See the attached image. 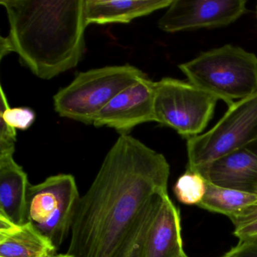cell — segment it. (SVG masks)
<instances>
[{
	"label": "cell",
	"mask_w": 257,
	"mask_h": 257,
	"mask_svg": "<svg viewBox=\"0 0 257 257\" xmlns=\"http://www.w3.org/2000/svg\"><path fill=\"white\" fill-rule=\"evenodd\" d=\"M169 176L162 153L120 135L78 201L67 253L112 257L152 199L168 192Z\"/></svg>",
	"instance_id": "obj_1"
},
{
	"label": "cell",
	"mask_w": 257,
	"mask_h": 257,
	"mask_svg": "<svg viewBox=\"0 0 257 257\" xmlns=\"http://www.w3.org/2000/svg\"><path fill=\"white\" fill-rule=\"evenodd\" d=\"M10 23L1 58L11 52L37 77L74 68L85 51V0H2Z\"/></svg>",
	"instance_id": "obj_2"
},
{
	"label": "cell",
	"mask_w": 257,
	"mask_h": 257,
	"mask_svg": "<svg viewBox=\"0 0 257 257\" xmlns=\"http://www.w3.org/2000/svg\"><path fill=\"white\" fill-rule=\"evenodd\" d=\"M178 67L188 82L228 106L257 93V56L239 46L228 44L202 52Z\"/></svg>",
	"instance_id": "obj_3"
},
{
	"label": "cell",
	"mask_w": 257,
	"mask_h": 257,
	"mask_svg": "<svg viewBox=\"0 0 257 257\" xmlns=\"http://www.w3.org/2000/svg\"><path fill=\"white\" fill-rule=\"evenodd\" d=\"M134 66H110L79 73L54 96L60 116L93 124L94 118L118 93L147 77Z\"/></svg>",
	"instance_id": "obj_4"
},
{
	"label": "cell",
	"mask_w": 257,
	"mask_h": 257,
	"mask_svg": "<svg viewBox=\"0 0 257 257\" xmlns=\"http://www.w3.org/2000/svg\"><path fill=\"white\" fill-rule=\"evenodd\" d=\"M257 141V93L236 101L211 129L187 140V169L201 173L215 161Z\"/></svg>",
	"instance_id": "obj_5"
},
{
	"label": "cell",
	"mask_w": 257,
	"mask_h": 257,
	"mask_svg": "<svg viewBox=\"0 0 257 257\" xmlns=\"http://www.w3.org/2000/svg\"><path fill=\"white\" fill-rule=\"evenodd\" d=\"M219 99L189 82L163 78L156 82L154 121L186 139L203 134Z\"/></svg>",
	"instance_id": "obj_6"
},
{
	"label": "cell",
	"mask_w": 257,
	"mask_h": 257,
	"mask_svg": "<svg viewBox=\"0 0 257 257\" xmlns=\"http://www.w3.org/2000/svg\"><path fill=\"white\" fill-rule=\"evenodd\" d=\"M80 197L71 174L51 176L42 183L30 185L27 195L28 222L58 249L70 234Z\"/></svg>",
	"instance_id": "obj_7"
},
{
	"label": "cell",
	"mask_w": 257,
	"mask_h": 257,
	"mask_svg": "<svg viewBox=\"0 0 257 257\" xmlns=\"http://www.w3.org/2000/svg\"><path fill=\"white\" fill-rule=\"evenodd\" d=\"M246 0H173L159 22L170 34L228 26L247 13Z\"/></svg>",
	"instance_id": "obj_8"
},
{
	"label": "cell",
	"mask_w": 257,
	"mask_h": 257,
	"mask_svg": "<svg viewBox=\"0 0 257 257\" xmlns=\"http://www.w3.org/2000/svg\"><path fill=\"white\" fill-rule=\"evenodd\" d=\"M155 88L156 82L147 76L132 84L97 113L93 124L127 135L139 124L154 121Z\"/></svg>",
	"instance_id": "obj_9"
},
{
	"label": "cell",
	"mask_w": 257,
	"mask_h": 257,
	"mask_svg": "<svg viewBox=\"0 0 257 257\" xmlns=\"http://www.w3.org/2000/svg\"><path fill=\"white\" fill-rule=\"evenodd\" d=\"M201 173L216 186L257 194V150L246 147L227 155Z\"/></svg>",
	"instance_id": "obj_10"
},
{
	"label": "cell",
	"mask_w": 257,
	"mask_h": 257,
	"mask_svg": "<svg viewBox=\"0 0 257 257\" xmlns=\"http://www.w3.org/2000/svg\"><path fill=\"white\" fill-rule=\"evenodd\" d=\"M184 253L180 211L168 193L149 230L144 257H181Z\"/></svg>",
	"instance_id": "obj_11"
},
{
	"label": "cell",
	"mask_w": 257,
	"mask_h": 257,
	"mask_svg": "<svg viewBox=\"0 0 257 257\" xmlns=\"http://www.w3.org/2000/svg\"><path fill=\"white\" fill-rule=\"evenodd\" d=\"M28 174L14 159V153H0V216L17 225L28 222Z\"/></svg>",
	"instance_id": "obj_12"
},
{
	"label": "cell",
	"mask_w": 257,
	"mask_h": 257,
	"mask_svg": "<svg viewBox=\"0 0 257 257\" xmlns=\"http://www.w3.org/2000/svg\"><path fill=\"white\" fill-rule=\"evenodd\" d=\"M57 249L31 222L19 225L0 216V257H52Z\"/></svg>",
	"instance_id": "obj_13"
},
{
	"label": "cell",
	"mask_w": 257,
	"mask_h": 257,
	"mask_svg": "<svg viewBox=\"0 0 257 257\" xmlns=\"http://www.w3.org/2000/svg\"><path fill=\"white\" fill-rule=\"evenodd\" d=\"M173 0H85L87 25L127 24L158 10L168 8Z\"/></svg>",
	"instance_id": "obj_14"
},
{
	"label": "cell",
	"mask_w": 257,
	"mask_h": 257,
	"mask_svg": "<svg viewBox=\"0 0 257 257\" xmlns=\"http://www.w3.org/2000/svg\"><path fill=\"white\" fill-rule=\"evenodd\" d=\"M198 207L228 216L234 226L257 213V194L220 187L207 181L205 196Z\"/></svg>",
	"instance_id": "obj_15"
},
{
	"label": "cell",
	"mask_w": 257,
	"mask_h": 257,
	"mask_svg": "<svg viewBox=\"0 0 257 257\" xmlns=\"http://www.w3.org/2000/svg\"><path fill=\"white\" fill-rule=\"evenodd\" d=\"M166 194H159L152 199L112 257H144L149 230Z\"/></svg>",
	"instance_id": "obj_16"
},
{
	"label": "cell",
	"mask_w": 257,
	"mask_h": 257,
	"mask_svg": "<svg viewBox=\"0 0 257 257\" xmlns=\"http://www.w3.org/2000/svg\"><path fill=\"white\" fill-rule=\"evenodd\" d=\"M207 186V179L201 173L186 169L174 185V195L181 204L198 206L205 196Z\"/></svg>",
	"instance_id": "obj_17"
},
{
	"label": "cell",
	"mask_w": 257,
	"mask_h": 257,
	"mask_svg": "<svg viewBox=\"0 0 257 257\" xmlns=\"http://www.w3.org/2000/svg\"><path fill=\"white\" fill-rule=\"evenodd\" d=\"M0 119L12 128L25 131L32 126L36 120V114L28 107L11 108L9 104L7 94L1 87V106Z\"/></svg>",
	"instance_id": "obj_18"
},
{
	"label": "cell",
	"mask_w": 257,
	"mask_h": 257,
	"mask_svg": "<svg viewBox=\"0 0 257 257\" xmlns=\"http://www.w3.org/2000/svg\"><path fill=\"white\" fill-rule=\"evenodd\" d=\"M233 234L239 240H257V213L246 220L234 225Z\"/></svg>",
	"instance_id": "obj_19"
},
{
	"label": "cell",
	"mask_w": 257,
	"mask_h": 257,
	"mask_svg": "<svg viewBox=\"0 0 257 257\" xmlns=\"http://www.w3.org/2000/svg\"><path fill=\"white\" fill-rule=\"evenodd\" d=\"M222 257H257V240H239Z\"/></svg>",
	"instance_id": "obj_20"
},
{
	"label": "cell",
	"mask_w": 257,
	"mask_h": 257,
	"mask_svg": "<svg viewBox=\"0 0 257 257\" xmlns=\"http://www.w3.org/2000/svg\"><path fill=\"white\" fill-rule=\"evenodd\" d=\"M52 257H73L72 255H69V254H59V255H55Z\"/></svg>",
	"instance_id": "obj_21"
},
{
	"label": "cell",
	"mask_w": 257,
	"mask_h": 257,
	"mask_svg": "<svg viewBox=\"0 0 257 257\" xmlns=\"http://www.w3.org/2000/svg\"><path fill=\"white\" fill-rule=\"evenodd\" d=\"M181 257H189V256H188V255H186V252H185V253H184V254H183V255H182V256H181Z\"/></svg>",
	"instance_id": "obj_22"
},
{
	"label": "cell",
	"mask_w": 257,
	"mask_h": 257,
	"mask_svg": "<svg viewBox=\"0 0 257 257\" xmlns=\"http://www.w3.org/2000/svg\"><path fill=\"white\" fill-rule=\"evenodd\" d=\"M256 15H257V6H256Z\"/></svg>",
	"instance_id": "obj_23"
}]
</instances>
